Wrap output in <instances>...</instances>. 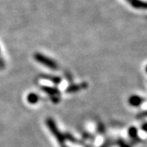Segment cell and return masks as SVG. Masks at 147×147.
Instances as JSON below:
<instances>
[{"instance_id":"1","label":"cell","mask_w":147,"mask_h":147,"mask_svg":"<svg viewBox=\"0 0 147 147\" xmlns=\"http://www.w3.org/2000/svg\"><path fill=\"white\" fill-rule=\"evenodd\" d=\"M34 59L36 60L38 63L42 64L43 65L47 66L48 68L52 69H58V65L57 62H55L53 60L45 57L44 55H42L40 53L34 54Z\"/></svg>"},{"instance_id":"2","label":"cell","mask_w":147,"mask_h":147,"mask_svg":"<svg viewBox=\"0 0 147 147\" xmlns=\"http://www.w3.org/2000/svg\"><path fill=\"white\" fill-rule=\"evenodd\" d=\"M130 4H131L133 7H135V8L147 9L146 2H143V1H141V0H131Z\"/></svg>"},{"instance_id":"3","label":"cell","mask_w":147,"mask_h":147,"mask_svg":"<svg viewBox=\"0 0 147 147\" xmlns=\"http://www.w3.org/2000/svg\"><path fill=\"white\" fill-rule=\"evenodd\" d=\"M48 92H49V91H52V89H51V88H48ZM50 93H51V94H53V93H56V92H50Z\"/></svg>"},{"instance_id":"4","label":"cell","mask_w":147,"mask_h":147,"mask_svg":"<svg viewBox=\"0 0 147 147\" xmlns=\"http://www.w3.org/2000/svg\"><path fill=\"white\" fill-rule=\"evenodd\" d=\"M126 1H127V2H129V3L131 2V0H126Z\"/></svg>"}]
</instances>
